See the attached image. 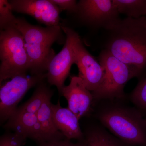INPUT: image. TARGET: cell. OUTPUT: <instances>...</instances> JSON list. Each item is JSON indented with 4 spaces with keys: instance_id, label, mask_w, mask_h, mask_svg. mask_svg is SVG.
I'll return each mask as SVG.
<instances>
[{
    "instance_id": "obj_13",
    "label": "cell",
    "mask_w": 146,
    "mask_h": 146,
    "mask_svg": "<svg viewBox=\"0 0 146 146\" xmlns=\"http://www.w3.org/2000/svg\"><path fill=\"white\" fill-rule=\"evenodd\" d=\"M51 107L53 121L56 129L68 140L83 141L84 134L77 116L68 107H62L59 101L56 104L52 103Z\"/></svg>"
},
{
    "instance_id": "obj_1",
    "label": "cell",
    "mask_w": 146,
    "mask_h": 146,
    "mask_svg": "<svg viewBox=\"0 0 146 146\" xmlns=\"http://www.w3.org/2000/svg\"><path fill=\"white\" fill-rule=\"evenodd\" d=\"M106 31L104 49L131 67L140 79L146 74V26L144 17L126 18Z\"/></svg>"
},
{
    "instance_id": "obj_17",
    "label": "cell",
    "mask_w": 146,
    "mask_h": 146,
    "mask_svg": "<svg viewBox=\"0 0 146 146\" xmlns=\"http://www.w3.org/2000/svg\"><path fill=\"white\" fill-rule=\"evenodd\" d=\"M120 14L138 19L146 17V0H113Z\"/></svg>"
},
{
    "instance_id": "obj_6",
    "label": "cell",
    "mask_w": 146,
    "mask_h": 146,
    "mask_svg": "<svg viewBox=\"0 0 146 146\" xmlns=\"http://www.w3.org/2000/svg\"><path fill=\"white\" fill-rule=\"evenodd\" d=\"M80 25L106 30L121 20L113 0H80L72 14Z\"/></svg>"
},
{
    "instance_id": "obj_10",
    "label": "cell",
    "mask_w": 146,
    "mask_h": 146,
    "mask_svg": "<svg viewBox=\"0 0 146 146\" xmlns=\"http://www.w3.org/2000/svg\"><path fill=\"white\" fill-rule=\"evenodd\" d=\"M13 11L33 17L47 27L61 25L60 8L50 0H10Z\"/></svg>"
},
{
    "instance_id": "obj_7",
    "label": "cell",
    "mask_w": 146,
    "mask_h": 146,
    "mask_svg": "<svg viewBox=\"0 0 146 146\" xmlns=\"http://www.w3.org/2000/svg\"><path fill=\"white\" fill-rule=\"evenodd\" d=\"M46 78V73L28 76L27 74L13 77L1 85L0 121L3 123L10 118L18 105L31 88L37 86Z\"/></svg>"
},
{
    "instance_id": "obj_24",
    "label": "cell",
    "mask_w": 146,
    "mask_h": 146,
    "mask_svg": "<svg viewBox=\"0 0 146 146\" xmlns=\"http://www.w3.org/2000/svg\"><path fill=\"white\" fill-rule=\"evenodd\" d=\"M145 122L146 124V115L145 117Z\"/></svg>"
},
{
    "instance_id": "obj_16",
    "label": "cell",
    "mask_w": 146,
    "mask_h": 146,
    "mask_svg": "<svg viewBox=\"0 0 146 146\" xmlns=\"http://www.w3.org/2000/svg\"><path fill=\"white\" fill-rule=\"evenodd\" d=\"M54 94L44 80L37 85L30 98L16 109V111L36 114L47 97Z\"/></svg>"
},
{
    "instance_id": "obj_18",
    "label": "cell",
    "mask_w": 146,
    "mask_h": 146,
    "mask_svg": "<svg viewBox=\"0 0 146 146\" xmlns=\"http://www.w3.org/2000/svg\"><path fill=\"white\" fill-rule=\"evenodd\" d=\"M130 98L137 109L143 113L146 112V74L139 79Z\"/></svg>"
},
{
    "instance_id": "obj_4",
    "label": "cell",
    "mask_w": 146,
    "mask_h": 146,
    "mask_svg": "<svg viewBox=\"0 0 146 146\" xmlns=\"http://www.w3.org/2000/svg\"><path fill=\"white\" fill-rule=\"evenodd\" d=\"M0 83L29 71L30 63L23 37L13 26L0 31Z\"/></svg>"
},
{
    "instance_id": "obj_23",
    "label": "cell",
    "mask_w": 146,
    "mask_h": 146,
    "mask_svg": "<svg viewBox=\"0 0 146 146\" xmlns=\"http://www.w3.org/2000/svg\"><path fill=\"white\" fill-rule=\"evenodd\" d=\"M144 20H145V25L146 26V17H144Z\"/></svg>"
},
{
    "instance_id": "obj_21",
    "label": "cell",
    "mask_w": 146,
    "mask_h": 146,
    "mask_svg": "<svg viewBox=\"0 0 146 146\" xmlns=\"http://www.w3.org/2000/svg\"><path fill=\"white\" fill-rule=\"evenodd\" d=\"M50 1L57 6L61 11H66L68 13L72 15L76 10L78 2L76 0H50Z\"/></svg>"
},
{
    "instance_id": "obj_14",
    "label": "cell",
    "mask_w": 146,
    "mask_h": 146,
    "mask_svg": "<svg viewBox=\"0 0 146 146\" xmlns=\"http://www.w3.org/2000/svg\"><path fill=\"white\" fill-rule=\"evenodd\" d=\"M53 95V94H50L47 97L36 114L48 142L65 139L63 134L56 129L53 121L51 102Z\"/></svg>"
},
{
    "instance_id": "obj_9",
    "label": "cell",
    "mask_w": 146,
    "mask_h": 146,
    "mask_svg": "<svg viewBox=\"0 0 146 146\" xmlns=\"http://www.w3.org/2000/svg\"><path fill=\"white\" fill-rule=\"evenodd\" d=\"M73 50L74 64L78 69V76L83 80L86 88L93 93L102 82L104 69L99 61L86 49L77 33L75 37Z\"/></svg>"
},
{
    "instance_id": "obj_2",
    "label": "cell",
    "mask_w": 146,
    "mask_h": 146,
    "mask_svg": "<svg viewBox=\"0 0 146 146\" xmlns=\"http://www.w3.org/2000/svg\"><path fill=\"white\" fill-rule=\"evenodd\" d=\"M61 25L44 27L32 25L25 18L19 17L11 25L18 30L23 37L31 75L47 72L56 55L52 47L55 42H61L63 37Z\"/></svg>"
},
{
    "instance_id": "obj_20",
    "label": "cell",
    "mask_w": 146,
    "mask_h": 146,
    "mask_svg": "<svg viewBox=\"0 0 146 146\" xmlns=\"http://www.w3.org/2000/svg\"><path fill=\"white\" fill-rule=\"evenodd\" d=\"M26 138L15 133H6L0 138V146H22Z\"/></svg>"
},
{
    "instance_id": "obj_11",
    "label": "cell",
    "mask_w": 146,
    "mask_h": 146,
    "mask_svg": "<svg viewBox=\"0 0 146 146\" xmlns=\"http://www.w3.org/2000/svg\"><path fill=\"white\" fill-rule=\"evenodd\" d=\"M61 95L67 100L68 108L79 120L91 113L94 97L79 76H71L70 84L64 86Z\"/></svg>"
},
{
    "instance_id": "obj_19",
    "label": "cell",
    "mask_w": 146,
    "mask_h": 146,
    "mask_svg": "<svg viewBox=\"0 0 146 146\" xmlns=\"http://www.w3.org/2000/svg\"><path fill=\"white\" fill-rule=\"evenodd\" d=\"M9 1L0 0V31L12 25L16 17Z\"/></svg>"
},
{
    "instance_id": "obj_8",
    "label": "cell",
    "mask_w": 146,
    "mask_h": 146,
    "mask_svg": "<svg viewBox=\"0 0 146 146\" xmlns=\"http://www.w3.org/2000/svg\"><path fill=\"white\" fill-rule=\"evenodd\" d=\"M66 35L65 44L61 51L51 60L46 73L47 81L51 85L56 86L61 95L65 82L70 74L71 67L74 64L73 44L77 32L72 28L61 25Z\"/></svg>"
},
{
    "instance_id": "obj_22",
    "label": "cell",
    "mask_w": 146,
    "mask_h": 146,
    "mask_svg": "<svg viewBox=\"0 0 146 146\" xmlns=\"http://www.w3.org/2000/svg\"><path fill=\"white\" fill-rule=\"evenodd\" d=\"M39 146H86L84 139L83 141L73 143L71 140L63 139L57 141H49L39 144Z\"/></svg>"
},
{
    "instance_id": "obj_12",
    "label": "cell",
    "mask_w": 146,
    "mask_h": 146,
    "mask_svg": "<svg viewBox=\"0 0 146 146\" xmlns=\"http://www.w3.org/2000/svg\"><path fill=\"white\" fill-rule=\"evenodd\" d=\"M5 127L39 144L48 142L36 114L15 111L7 120Z\"/></svg>"
},
{
    "instance_id": "obj_15",
    "label": "cell",
    "mask_w": 146,
    "mask_h": 146,
    "mask_svg": "<svg viewBox=\"0 0 146 146\" xmlns=\"http://www.w3.org/2000/svg\"><path fill=\"white\" fill-rule=\"evenodd\" d=\"M86 146H131L99 127L89 129L84 134Z\"/></svg>"
},
{
    "instance_id": "obj_5",
    "label": "cell",
    "mask_w": 146,
    "mask_h": 146,
    "mask_svg": "<svg viewBox=\"0 0 146 146\" xmlns=\"http://www.w3.org/2000/svg\"><path fill=\"white\" fill-rule=\"evenodd\" d=\"M98 61L103 67L105 74L99 87L92 93L94 100L123 98L125 96L126 84L131 79L136 78L134 70L104 49L100 52Z\"/></svg>"
},
{
    "instance_id": "obj_3",
    "label": "cell",
    "mask_w": 146,
    "mask_h": 146,
    "mask_svg": "<svg viewBox=\"0 0 146 146\" xmlns=\"http://www.w3.org/2000/svg\"><path fill=\"white\" fill-rule=\"evenodd\" d=\"M136 108L114 105L98 113V117L118 139L131 146H146V124Z\"/></svg>"
}]
</instances>
